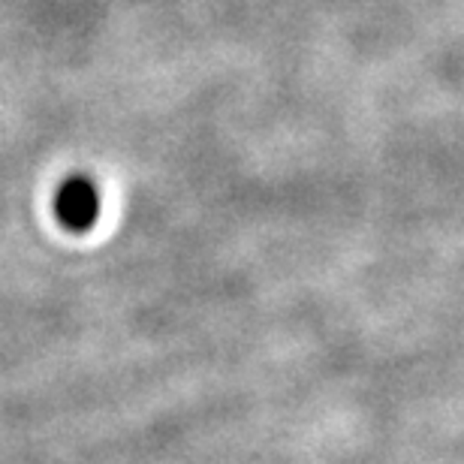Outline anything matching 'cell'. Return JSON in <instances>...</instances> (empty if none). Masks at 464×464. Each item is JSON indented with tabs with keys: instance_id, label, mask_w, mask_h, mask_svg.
<instances>
[{
	"instance_id": "1",
	"label": "cell",
	"mask_w": 464,
	"mask_h": 464,
	"mask_svg": "<svg viewBox=\"0 0 464 464\" xmlns=\"http://www.w3.org/2000/svg\"><path fill=\"white\" fill-rule=\"evenodd\" d=\"M54 215H58V224L63 229L88 232L100 218L97 184L85 175H72V179L61 181L58 193H54Z\"/></svg>"
}]
</instances>
